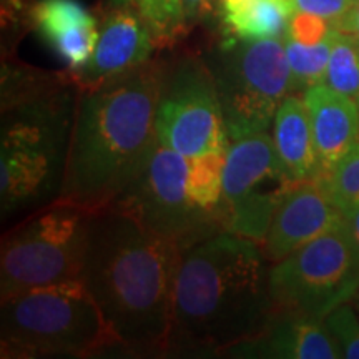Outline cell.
I'll return each instance as SVG.
<instances>
[{
    "instance_id": "obj_25",
    "label": "cell",
    "mask_w": 359,
    "mask_h": 359,
    "mask_svg": "<svg viewBox=\"0 0 359 359\" xmlns=\"http://www.w3.org/2000/svg\"><path fill=\"white\" fill-rule=\"evenodd\" d=\"M333 30L334 25L330 20L314 13L296 11L290 22L286 37L303 45H318L330 37Z\"/></svg>"
},
{
    "instance_id": "obj_19",
    "label": "cell",
    "mask_w": 359,
    "mask_h": 359,
    "mask_svg": "<svg viewBox=\"0 0 359 359\" xmlns=\"http://www.w3.org/2000/svg\"><path fill=\"white\" fill-rule=\"evenodd\" d=\"M224 161H226V154H222V151L188 158V196L198 208L217 217L223 195Z\"/></svg>"
},
{
    "instance_id": "obj_29",
    "label": "cell",
    "mask_w": 359,
    "mask_h": 359,
    "mask_svg": "<svg viewBox=\"0 0 359 359\" xmlns=\"http://www.w3.org/2000/svg\"><path fill=\"white\" fill-rule=\"evenodd\" d=\"M341 213H343L344 223H346L353 243L359 253V203L344 206V208H341Z\"/></svg>"
},
{
    "instance_id": "obj_31",
    "label": "cell",
    "mask_w": 359,
    "mask_h": 359,
    "mask_svg": "<svg viewBox=\"0 0 359 359\" xmlns=\"http://www.w3.org/2000/svg\"><path fill=\"white\" fill-rule=\"evenodd\" d=\"M115 4H122V2H130V4H133V0H114Z\"/></svg>"
},
{
    "instance_id": "obj_20",
    "label": "cell",
    "mask_w": 359,
    "mask_h": 359,
    "mask_svg": "<svg viewBox=\"0 0 359 359\" xmlns=\"http://www.w3.org/2000/svg\"><path fill=\"white\" fill-rule=\"evenodd\" d=\"M333 35L318 45H303L285 37L286 57L291 69V93H303L313 85L323 83L330 62Z\"/></svg>"
},
{
    "instance_id": "obj_17",
    "label": "cell",
    "mask_w": 359,
    "mask_h": 359,
    "mask_svg": "<svg viewBox=\"0 0 359 359\" xmlns=\"http://www.w3.org/2000/svg\"><path fill=\"white\" fill-rule=\"evenodd\" d=\"M278 156L291 185L320 177L311 123L303 97L290 93L276 111L273 125Z\"/></svg>"
},
{
    "instance_id": "obj_3",
    "label": "cell",
    "mask_w": 359,
    "mask_h": 359,
    "mask_svg": "<svg viewBox=\"0 0 359 359\" xmlns=\"http://www.w3.org/2000/svg\"><path fill=\"white\" fill-rule=\"evenodd\" d=\"M258 246L219 231L183 253L167 356H228L263 333L273 303L268 258Z\"/></svg>"
},
{
    "instance_id": "obj_26",
    "label": "cell",
    "mask_w": 359,
    "mask_h": 359,
    "mask_svg": "<svg viewBox=\"0 0 359 359\" xmlns=\"http://www.w3.org/2000/svg\"><path fill=\"white\" fill-rule=\"evenodd\" d=\"M296 11L314 13L336 24L353 7L354 0H294Z\"/></svg>"
},
{
    "instance_id": "obj_34",
    "label": "cell",
    "mask_w": 359,
    "mask_h": 359,
    "mask_svg": "<svg viewBox=\"0 0 359 359\" xmlns=\"http://www.w3.org/2000/svg\"><path fill=\"white\" fill-rule=\"evenodd\" d=\"M356 2H359V0H354V4H356Z\"/></svg>"
},
{
    "instance_id": "obj_28",
    "label": "cell",
    "mask_w": 359,
    "mask_h": 359,
    "mask_svg": "<svg viewBox=\"0 0 359 359\" xmlns=\"http://www.w3.org/2000/svg\"><path fill=\"white\" fill-rule=\"evenodd\" d=\"M334 29L339 30V32L351 34L359 39V2L353 4V7L336 22Z\"/></svg>"
},
{
    "instance_id": "obj_16",
    "label": "cell",
    "mask_w": 359,
    "mask_h": 359,
    "mask_svg": "<svg viewBox=\"0 0 359 359\" xmlns=\"http://www.w3.org/2000/svg\"><path fill=\"white\" fill-rule=\"evenodd\" d=\"M228 356L280 359H338L341 351L325 321L273 313L258 338L233 348Z\"/></svg>"
},
{
    "instance_id": "obj_9",
    "label": "cell",
    "mask_w": 359,
    "mask_h": 359,
    "mask_svg": "<svg viewBox=\"0 0 359 359\" xmlns=\"http://www.w3.org/2000/svg\"><path fill=\"white\" fill-rule=\"evenodd\" d=\"M187 177V156L156 142L140 172L111 205L132 213L148 230L187 251L223 231L217 215L205 212L190 200Z\"/></svg>"
},
{
    "instance_id": "obj_1",
    "label": "cell",
    "mask_w": 359,
    "mask_h": 359,
    "mask_svg": "<svg viewBox=\"0 0 359 359\" xmlns=\"http://www.w3.org/2000/svg\"><path fill=\"white\" fill-rule=\"evenodd\" d=\"M183 253L120 206L92 213L82 280L122 353L167 356Z\"/></svg>"
},
{
    "instance_id": "obj_7",
    "label": "cell",
    "mask_w": 359,
    "mask_h": 359,
    "mask_svg": "<svg viewBox=\"0 0 359 359\" xmlns=\"http://www.w3.org/2000/svg\"><path fill=\"white\" fill-rule=\"evenodd\" d=\"M210 69L230 142L268 132L283 100L291 93L285 39H231Z\"/></svg>"
},
{
    "instance_id": "obj_23",
    "label": "cell",
    "mask_w": 359,
    "mask_h": 359,
    "mask_svg": "<svg viewBox=\"0 0 359 359\" xmlns=\"http://www.w3.org/2000/svg\"><path fill=\"white\" fill-rule=\"evenodd\" d=\"M318 182L339 206V210L359 203V143Z\"/></svg>"
},
{
    "instance_id": "obj_14",
    "label": "cell",
    "mask_w": 359,
    "mask_h": 359,
    "mask_svg": "<svg viewBox=\"0 0 359 359\" xmlns=\"http://www.w3.org/2000/svg\"><path fill=\"white\" fill-rule=\"evenodd\" d=\"M303 100L311 123L320 180L359 143L358 103L325 83L309 87L303 92Z\"/></svg>"
},
{
    "instance_id": "obj_13",
    "label": "cell",
    "mask_w": 359,
    "mask_h": 359,
    "mask_svg": "<svg viewBox=\"0 0 359 359\" xmlns=\"http://www.w3.org/2000/svg\"><path fill=\"white\" fill-rule=\"evenodd\" d=\"M343 223V213L318 180L291 185L278 203L262 248L278 263Z\"/></svg>"
},
{
    "instance_id": "obj_32",
    "label": "cell",
    "mask_w": 359,
    "mask_h": 359,
    "mask_svg": "<svg viewBox=\"0 0 359 359\" xmlns=\"http://www.w3.org/2000/svg\"><path fill=\"white\" fill-rule=\"evenodd\" d=\"M223 2V0H217V6H219V4H222Z\"/></svg>"
},
{
    "instance_id": "obj_15",
    "label": "cell",
    "mask_w": 359,
    "mask_h": 359,
    "mask_svg": "<svg viewBox=\"0 0 359 359\" xmlns=\"http://www.w3.org/2000/svg\"><path fill=\"white\" fill-rule=\"evenodd\" d=\"M29 20L72 72L87 65L95 50L98 25L80 0H35Z\"/></svg>"
},
{
    "instance_id": "obj_27",
    "label": "cell",
    "mask_w": 359,
    "mask_h": 359,
    "mask_svg": "<svg viewBox=\"0 0 359 359\" xmlns=\"http://www.w3.org/2000/svg\"><path fill=\"white\" fill-rule=\"evenodd\" d=\"M183 4V19L187 29L198 24L208 17V13L217 6V0H182Z\"/></svg>"
},
{
    "instance_id": "obj_33",
    "label": "cell",
    "mask_w": 359,
    "mask_h": 359,
    "mask_svg": "<svg viewBox=\"0 0 359 359\" xmlns=\"http://www.w3.org/2000/svg\"><path fill=\"white\" fill-rule=\"evenodd\" d=\"M356 103H358V110H359V97H358V100H356Z\"/></svg>"
},
{
    "instance_id": "obj_10",
    "label": "cell",
    "mask_w": 359,
    "mask_h": 359,
    "mask_svg": "<svg viewBox=\"0 0 359 359\" xmlns=\"http://www.w3.org/2000/svg\"><path fill=\"white\" fill-rule=\"evenodd\" d=\"M290 187L269 132L233 140L218 206L222 230L263 245L276 206Z\"/></svg>"
},
{
    "instance_id": "obj_24",
    "label": "cell",
    "mask_w": 359,
    "mask_h": 359,
    "mask_svg": "<svg viewBox=\"0 0 359 359\" xmlns=\"http://www.w3.org/2000/svg\"><path fill=\"white\" fill-rule=\"evenodd\" d=\"M325 325L338 344L341 356L359 359V314L351 303H344L325 318Z\"/></svg>"
},
{
    "instance_id": "obj_11",
    "label": "cell",
    "mask_w": 359,
    "mask_h": 359,
    "mask_svg": "<svg viewBox=\"0 0 359 359\" xmlns=\"http://www.w3.org/2000/svg\"><path fill=\"white\" fill-rule=\"evenodd\" d=\"M156 138L187 158L230 147L212 69L198 57L180 58L163 72Z\"/></svg>"
},
{
    "instance_id": "obj_18",
    "label": "cell",
    "mask_w": 359,
    "mask_h": 359,
    "mask_svg": "<svg viewBox=\"0 0 359 359\" xmlns=\"http://www.w3.org/2000/svg\"><path fill=\"white\" fill-rule=\"evenodd\" d=\"M226 30L238 40L285 39L296 13L294 0H223Z\"/></svg>"
},
{
    "instance_id": "obj_8",
    "label": "cell",
    "mask_w": 359,
    "mask_h": 359,
    "mask_svg": "<svg viewBox=\"0 0 359 359\" xmlns=\"http://www.w3.org/2000/svg\"><path fill=\"white\" fill-rule=\"evenodd\" d=\"M359 290V253L346 223L314 238L269 268L273 313L325 321Z\"/></svg>"
},
{
    "instance_id": "obj_4",
    "label": "cell",
    "mask_w": 359,
    "mask_h": 359,
    "mask_svg": "<svg viewBox=\"0 0 359 359\" xmlns=\"http://www.w3.org/2000/svg\"><path fill=\"white\" fill-rule=\"evenodd\" d=\"M75 102L77 97L50 87L25 83L2 90V218L58 195Z\"/></svg>"
},
{
    "instance_id": "obj_6",
    "label": "cell",
    "mask_w": 359,
    "mask_h": 359,
    "mask_svg": "<svg viewBox=\"0 0 359 359\" xmlns=\"http://www.w3.org/2000/svg\"><path fill=\"white\" fill-rule=\"evenodd\" d=\"M92 212L52 200L2 240L0 296L82 280Z\"/></svg>"
},
{
    "instance_id": "obj_12",
    "label": "cell",
    "mask_w": 359,
    "mask_h": 359,
    "mask_svg": "<svg viewBox=\"0 0 359 359\" xmlns=\"http://www.w3.org/2000/svg\"><path fill=\"white\" fill-rule=\"evenodd\" d=\"M155 39L135 4H111L103 17L93 55L87 65L74 72L79 88H93L128 74L147 62L155 48Z\"/></svg>"
},
{
    "instance_id": "obj_5",
    "label": "cell",
    "mask_w": 359,
    "mask_h": 359,
    "mask_svg": "<svg viewBox=\"0 0 359 359\" xmlns=\"http://www.w3.org/2000/svg\"><path fill=\"white\" fill-rule=\"evenodd\" d=\"M0 325L4 358H87L122 351L83 280L2 299Z\"/></svg>"
},
{
    "instance_id": "obj_22",
    "label": "cell",
    "mask_w": 359,
    "mask_h": 359,
    "mask_svg": "<svg viewBox=\"0 0 359 359\" xmlns=\"http://www.w3.org/2000/svg\"><path fill=\"white\" fill-rule=\"evenodd\" d=\"M154 34L155 43L163 47L187 32L182 0H133Z\"/></svg>"
},
{
    "instance_id": "obj_2",
    "label": "cell",
    "mask_w": 359,
    "mask_h": 359,
    "mask_svg": "<svg viewBox=\"0 0 359 359\" xmlns=\"http://www.w3.org/2000/svg\"><path fill=\"white\" fill-rule=\"evenodd\" d=\"M165 69L147 62L93 88H79L64 177L53 200L95 213L123 195L156 138Z\"/></svg>"
},
{
    "instance_id": "obj_30",
    "label": "cell",
    "mask_w": 359,
    "mask_h": 359,
    "mask_svg": "<svg viewBox=\"0 0 359 359\" xmlns=\"http://www.w3.org/2000/svg\"><path fill=\"white\" fill-rule=\"evenodd\" d=\"M353 303H354V308H356V311H358V314H359V290H358V293H356V296H354Z\"/></svg>"
},
{
    "instance_id": "obj_21",
    "label": "cell",
    "mask_w": 359,
    "mask_h": 359,
    "mask_svg": "<svg viewBox=\"0 0 359 359\" xmlns=\"http://www.w3.org/2000/svg\"><path fill=\"white\" fill-rule=\"evenodd\" d=\"M323 83L358 100L359 97V39L334 29L333 47Z\"/></svg>"
}]
</instances>
